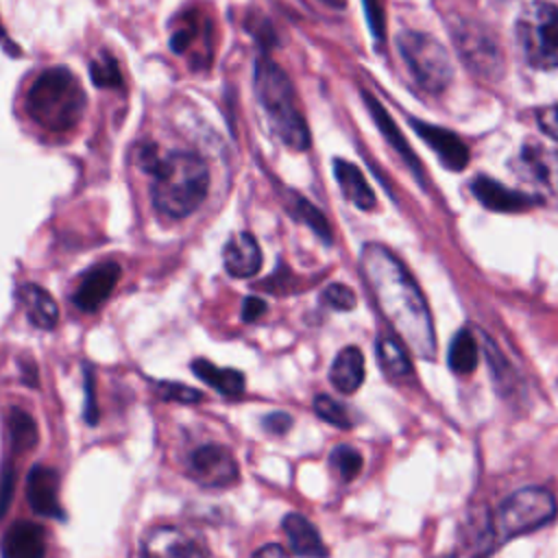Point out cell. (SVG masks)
Wrapping results in <instances>:
<instances>
[{
  "mask_svg": "<svg viewBox=\"0 0 558 558\" xmlns=\"http://www.w3.org/2000/svg\"><path fill=\"white\" fill-rule=\"evenodd\" d=\"M362 270L381 314L399 338L416 355L434 357L436 336L432 314L405 266L386 246L366 244L362 251Z\"/></svg>",
  "mask_w": 558,
  "mask_h": 558,
  "instance_id": "cell-1",
  "label": "cell"
},
{
  "mask_svg": "<svg viewBox=\"0 0 558 558\" xmlns=\"http://www.w3.org/2000/svg\"><path fill=\"white\" fill-rule=\"evenodd\" d=\"M142 166L153 174L150 196L161 216L185 218L205 201L209 172L198 155L181 150L161 157L148 146L142 150Z\"/></svg>",
  "mask_w": 558,
  "mask_h": 558,
  "instance_id": "cell-2",
  "label": "cell"
},
{
  "mask_svg": "<svg viewBox=\"0 0 558 558\" xmlns=\"http://www.w3.org/2000/svg\"><path fill=\"white\" fill-rule=\"evenodd\" d=\"M24 105L41 129L65 133L78 124L85 111V92L70 70L48 68L31 83Z\"/></svg>",
  "mask_w": 558,
  "mask_h": 558,
  "instance_id": "cell-3",
  "label": "cell"
},
{
  "mask_svg": "<svg viewBox=\"0 0 558 558\" xmlns=\"http://www.w3.org/2000/svg\"><path fill=\"white\" fill-rule=\"evenodd\" d=\"M255 92L272 133L288 148L305 150L310 146V131L286 72L277 63L259 59L255 65Z\"/></svg>",
  "mask_w": 558,
  "mask_h": 558,
  "instance_id": "cell-4",
  "label": "cell"
},
{
  "mask_svg": "<svg viewBox=\"0 0 558 558\" xmlns=\"http://www.w3.org/2000/svg\"><path fill=\"white\" fill-rule=\"evenodd\" d=\"M519 52L538 70L558 68V7L545 0L527 2L514 24Z\"/></svg>",
  "mask_w": 558,
  "mask_h": 558,
  "instance_id": "cell-5",
  "label": "cell"
},
{
  "mask_svg": "<svg viewBox=\"0 0 558 558\" xmlns=\"http://www.w3.org/2000/svg\"><path fill=\"white\" fill-rule=\"evenodd\" d=\"M556 499L543 486H525L508 495L495 514V543L527 534L554 521Z\"/></svg>",
  "mask_w": 558,
  "mask_h": 558,
  "instance_id": "cell-6",
  "label": "cell"
},
{
  "mask_svg": "<svg viewBox=\"0 0 558 558\" xmlns=\"http://www.w3.org/2000/svg\"><path fill=\"white\" fill-rule=\"evenodd\" d=\"M397 48L421 89L440 94L449 85L453 63L436 37L421 31H403L397 37Z\"/></svg>",
  "mask_w": 558,
  "mask_h": 558,
  "instance_id": "cell-7",
  "label": "cell"
},
{
  "mask_svg": "<svg viewBox=\"0 0 558 558\" xmlns=\"http://www.w3.org/2000/svg\"><path fill=\"white\" fill-rule=\"evenodd\" d=\"M514 177L538 192L558 194V148L536 137L525 140L510 159Z\"/></svg>",
  "mask_w": 558,
  "mask_h": 558,
  "instance_id": "cell-8",
  "label": "cell"
},
{
  "mask_svg": "<svg viewBox=\"0 0 558 558\" xmlns=\"http://www.w3.org/2000/svg\"><path fill=\"white\" fill-rule=\"evenodd\" d=\"M187 475L205 488H227L238 482V462L233 453L216 442L201 445L187 458Z\"/></svg>",
  "mask_w": 558,
  "mask_h": 558,
  "instance_id": "cell-9",
  "label": "cell"
},
{
  "mask_svg": "<svg viewBox=\"0 0 558 558\" xmlns=\"http://www.w3.org/2000/svg\"><path fill=\"white\" fill-rule=\"evenodd\" d=\"M144 558H209L205 547L174 525H157L142 538Z\"/></svg>",
  "mask_w": 558,
  "mask_h": 558,
  "instance_id": "cell-10",
  "label": "cell"
},
{
  "mask_svg": "<svg viewBox=\"0 0 558 558\" xmlns=\"http://www.w3.org/2000/svg\"><path fill=\"white\" fill-rule=\"evenodd\" d=\"M28 506L48 519H65L59 501V473L52 466L35 464L26 477Z\"/></svg>",
  "mask_w": 558,
  "mask_h": 558,
  "instance_id": "cell-11",
  "label": "cell"
},
{
  "mask_svg": "<svg viewBox=\"0 0 558 558\" xmlns=\"http://www.w3.org/2000/svg\"><path fill=\"white\" fill-rule=\"evenodd\" d=\"M120 279V266L116 262H105L94 266L78 283L72 301L83 312H96L113 292Z\"/></svg>",
  "mask_w": 558,
  "mask_h": 558,
  "instance_id": "cell-12",
  "label": "cell"
},
{
  "mask_svg": "<svg viewBox=\"0 0 558 558\" xmlns=\"http://www.w3.org/2000/svg\"><path fill=\"white\" fill-rule=\"evenodd\" d=\"M2 558H46V530L35 521L11 523L0 541Z\"/></svg>",
  "mask_w": 558,
  "mask_h": 558,
  "instance_id": "cell-13",
  "label": "cell"
},
{
  "mask_svg": "<svg viewBox=\"0 0 558 558\" xmlns=\"http://www.w3.org/2000/svg\"><path fill=\"white\" fill-rule=\"evenodd\" d=\"M412 126L416 129V133L432 146V150L438 155V159L451 168V170H462L469 163V148L466 144L451 131L421 122V120H412Z\"/></svg>",
  "mask_w": 558,
  "mask_h": 558,
  "instance_id": "cell-14",
  "label": "cell"
},
{
  "mask_svg": "<svg viewBox=\"0 0 558 558\" xmlns=\"http://www.w3.org/2000/svg\"><path fill=\"white\" fill-rule=\"evenodd\" d=\"M456 37L460 41V50L477 72L493 74L497 65H501L499 46L493 39H488L480 26H458Z\"/></svg>",
  "mask_w": 558,
  "mask_h": 558,
  "instance_id": "cell-15",
  "label": "cell"
},
{
  "mask_svg": "<svg viewBox=\"0 0 558 558\" xmlns=\"http://www.w3.org/2000/svg\"><path fill=\"white\" fill-rule=\"evenodd\" d=\"M222 262L231 277L244 279L262 268V248L251 233H235L222 248Z\"/></svg>",
  "mask_w": 558,
  "mask_h": 558,
  "instance_id": "cell-16",
  "label": "cell"
},
{
  "mask_svg": "<svg viewBox=\"0 0 558 558\" xmlns=\"http://www.w3.org/2000/svg\"><path fill=\"white\" fill-rule=\"evenodd\" d=\"M471 192L484 207H488L493 211H521V209L534 205V201H536L534 196L523 194L519 190H510L488 177L473 179Z\"/></svg>",
  "mask_w": 558,
  "mask_h": 558,
  "instance_id": "cell-17",
  "label": "cell"
},
{
  "mask_svg": "<svg viewBox=\"0 0 558 558\" xmlns=\"http://www.w3.org/2000/svg\"><path fill=\"white\" fill-rule=\"evenodd\" d=\"M283 532L292 551L301 558H327L329 549L325 547L318 530L312 521H307L299 512H290L283 517Z\"/></svg>",
  "mask_w": 558,
  "mask_h": 558,
  "instance_id": "cell-18",
  "label": "cell"
},
{
  "mask_svg": "<svg viewBox=\"0 0 558 558\" xmlns=\"http://www.w3.org/2000/svg\"><path fill=\"white\" fill-rule=\"evenodd\" d=\"M329 381L336 390L351 395L364 381V355L357 347H344L331 362Z\"/></svg>",
  "mask_w": 558,
  "mask_h": 558,
  "instance_id": "cell-19",
  "label": "cell"
},
{
  "mask_svg": "<svg viewBox=\"0 0 558 558\" xmlns=\"http://www.w3.org/2000/svg\"><path fill=\"white\" fill-rule=\"evenodd\" d=\"M333 174H336V181H338L344 198L353 207L364 209V211L375 207V194L368 187V183L357 166H353L351 161H344V159H333Z\"/></svg>",
  "mask_w": 558,
  "mask_h": 558,
  "instance_id": "cell-20",
  "label": "cell"
},
{
  "mask_svg": "<svg viewBox=\"0 0 558 558\" xmlns=\"http://www.w3.org/2000/svg\"><path fill=\"white\" fill-rule=\"evenodd\" d=\"M20 303L28 316V320L39 327V329H52L59 320V307L54 303V299L39 286L26 283L24 288H20L17 292Z\"/></svg>",
  "mask_w": 558,
  "mask_h": 558,
  "instance_id": "cell-21",
  "label": "cell"
},
{
  "mask_svg": "<svg viewBox=\"0 0 558 558\" xmlns=\"http://www.w3.org/2000/svg\"><path fill=\"white\" fill-rule=\"evenodd\" d=\"M192 371L225 397H240L244 392V375L235 368H220L209 360H194Z\"/></svg>",
  "mask_w": 558,
  "mask_h": 558,
  "instance_id": "cell-22",
  "label": "cell"
},
{
  "mask_svg": "<svg viewBox=\"0 0 558 558\" xmlns=\"http://www.w3.org/2000/svg\"><path fill=\"white\" fill-rule=\"evenodd\" d=\"M7 442H9V453H26L37 445V423L26 410L22 408L9 410Z\"/></svg>",
  "mask_w": 558,
  "mask_h": 558,
  "instance_id": "cell-23",
  "label": "cell"
},
{
  "mask_svg": "<svg viewBox=\"0 0 558 558\" xmlns=\"http://www.w3.org/2000/svg\"><path fill=\"white\" fill-rule=\"evenodd\" d=\"M377 357L381 364V371L390 379H405L412 371L410 355L403 347V342L395 336H379L377 340Z\"/></svg>",
  "mask_w": 558,
  "mask_h": 558,
  "instance_id": "cell-24",
  "label": "cell"
},
{
  "mask_svg": "<svg viewBox=\"0 0 558 558\" xmlns=\"http://www.w3.org/2000/svg\"><path fill=\"white\" fill-rule=\"evenodd\" d=\"M364 100H366V105H368V109H371V113H373V120L379 124V129H381L384 137L392 144V148H397V153L405 159V163H410V168H412L416 174H421V168H418V159H416V155L408 148V144H405L403 135L399 133L397 124L388 118L386 109H384V107H381V105H379L371 94H364Z\"/></svg>",
  "mask_w": 558,
  "mask_h": 558,
  "instance_id": "cell-25",
  "label": "cell"
},
{
  "mask_svg": "<svg viewBox=\"0 0 558 558\" xmlns=\"http://www.w3.org/2000/svg\"><path fill=\"white\" fill-rule=\"evenodd\" d=\"M480 347L469 329H460L449 344V366L458 375H469L477 368Z\"/></svg>",
  "mask_w": 558,
  "mask_h": 558,
  "instance_id": "cell-26",
  "label": "cell"
},
{
  "mask_svg": "<svg viewBox=\"0 0 558 558\" xmlns=\"http://www.w3.org/2000/svg\"><path fill=\"white\" fill-rule=\"evenodd\" d=\"M362 453L351 445H338L329 453V466L340 482H351L362 471Z\"/></svg>",
  "mask_w": 558,
  "mask_h": 558,
  "instance_id": "cell-27",
  "label": "cell"
},
{
  "mask_svg": "<svg viewBox=\"0 0 558 558\" xmlns=\"http://www.w3.org/2000/svg\"><path fill=\"white\" fill-rule=\"evenodd\" d=\"M314 412H316L323 421H327V423H331V425H336V427L349 429V427L353 425V416H351L349 408H347L344 403L331 399L329 395H316V397H314Z\"/></svg>",
  "mask_w": 558,
  "mask_h": 558,
  "instance_id": "cell-28",
  "label": "cell"
},
{
  "mask_svg": "<svg viewBox=\"0 0 558 558\" xmlns=\"http://www.w3.org/2000/svg\"><path fill=\"white\" fill-rule=\"evenodd\" d=\"M92 81L98 87H120L122 85V74L113 57L100 54L96 61H92Z\"/></svg>",
  "mask_w": 558,
  "mask_h": 558,
  "instance_id": "cell-29",
  "label": "cell"
},
{
  "mask_svg": "<svg viewBox=\"0 0 558 558\" xmlns=\"http://www.w3.org/2000/svg\"><path fill=\"white\" fill-rule=\"evenodd\" d=\"M157 395L163 401H174V403H198L203 399V392L196 388H190L179 381H157Z\"/></svg>",
  "mask_w": 558,
  "mask_h": 558,
  "instance_id": "cell-30",
  "label": "cell"
},
{
  "mask_svg": "<svg viewBox=\"0 0 558 558\" xmlns=\"http://www.w3.org/2000/svg\"><path fill=\"white\" fill-rule=\"evenodd\" d=\"M323 301L327 307L331 310H340V312H349L355 307V294L351 288L342 286V283H331L323 290Z\"/></svg>",
  "mask_w": 558,
  "mask_h": 558,
  "instance_id": "cell-31",
  "label": "cell"
},
{
  "mask_svg": "<svg viewBox=\"0 0 558 558\" xmlns=\"http://www.w3.org/2000/svg\"><path fill=\"white\" fill-rule=\"evenodd\" d=\"M301 220H305L320 238H325V240H329V227H327V222H325V216L318 211V209H314L307 201H303V198H296V211H294Z\"/></svg>",
  "mask_w": 558,
  "mask_h": 558,
  "instance_id": "cell-32",
  "label": "cell"
},
{
  "mask_svg": "<svg viewBox=\"0 0 558 558\" xmlns=\"http://www.w3.org/2000/svg\"><path fill=\"white\" fill-rule=\"evenodd\" d=\"M13 488H15V466L11 460H4L2 473H0V519L9 510V504L13 499Z\"/></svg>",
  "mask_w": 558,
  "mask_h": 558,
  "instance_id": "cell-33",
  "label": "cell"
},
{
  "mask_svg": "<svg viewBox=\"0 0 558 558\" xmlns=\"http://www.w3.org/2000/svg\"><path fill=\"white\" fill-rule=\"evenodd\" d=\"M262 427L268 432V434H275V436H281L286 434L290 427H292V416L286 414V412H272V414H266L264 421H262Z\"/></svg>",
  "mask_w": 558,
  "mask_h": 558,
  "instance_id": "cell-34",
  "label": "cell"
},
{
  "mask_svg": "<svg viewBox=\"0 0 558 558\" xmlns=\"http://www.w3.org/2000/svg\"><path fill=\"white\" fill-rule=\"evenodd\" d=\"M85 421L92 423V425L98 421V410H96V401H94L92 368H85Z\"/></svg>",
  "mask_w": 558,
  "mask_h": 558,
  "instance_id": "cell-35",
  "label": "cell"
},
{
  "mask_svg": "<svg viewBox=\"0 0 558 558\" xmlns=\"http://www.w3.org/2000/svg\"><path fill=\"white\" fill-rule=\"evenodd\" d=\"M538 124H541V129H543L551 140L558 142V102L541 111Z\"/></svg>",
  "mask_w": 558,
  "mask_h": 558,
  "instance_id": "cell-36",
  "label": "cell"
},
{
  "mask_svg": "<svg viewBox=\"0 0 558 558\" xmlns=\"http://www.w3.org/2000/svg\"><path fill=\"white\" fill-rule=\"evenodd\" d=\"M264 312H266V303H264L262 299H255V296H248V299L244 301V305H242V318H244L246 323L257 320Z\"/></svg>",
  "mask_w": 558,
  "mask_h": 558,
  "instance_id": "cell-37",
  "label": "cell"
},
{
  "mask_svg": "<svg viewBox=\"0 0 558 558\" xmlns=\"http://www.w3.org/2000/svg\"><path fill=\"white\" fill-rule=\"evenodd\" d=\"M366 2V15H368V22L373 26V31L381 37L384 33V15H381V7L377 0H364Z\"/></svg>",
  "mask_w": 558,
  "mask_h": 558,
  "instance_id": "cell-38",
  "label": "cell"
},
{
  "mask_svg": "<svg viewBox=\"0 0 558 558\" xmlns=\"http://www.w3.org/2000/svg\"><path fill=\"white\" fill-rule=\"evenodd\" d=\"M251 558H290V556H288V551L281 545L270 543V545L259 547Z\"/></svg>",
  "mask_w": 558,
  "mask_h": 558,
  "instance_id": "cell-39",
  "label": "cell"
},
{
  "mask_svg": "<svg viewBox=\"0 0 558 558\" xmlns=\"http://www.w3.org/2000/svg\"><path fill=\"white\" fill-rule=\"evenodd\" d=\"M0 26H2V24H0ZM0 41H2V46H4L11 54H17V52H20V50H17V48H13V46H11V41L4 37V31H2V28H0Z\"/></svg>",
  "mask_w": 558,
  "mask_h": 558,
  "instance_id": "cell-40",
  "label": "cell"
},
{
  "mask_svg": "<svg viewBox=\"0 0 558 558\" xmlns=\"http://www.w3.org/2000/svg\"><path fill=\"white\" fill-rule=\"evenodd\" d=\"M323 4L331 7V9H342L344 7V0H320Z\"/></svg>",
  "mask_w": 558,
  "mask_h": 558,
  "instance_id": "cell-41",
  "label": "cell"
},
{
  "mask_svg": "<svg viewBox=\"0 0 558 558\" xmlns=\"http://www.w3.org/2000/svg\"><path fill=\"white\" fill-rule=\"evenodd\" d=\"M447 558H456V556H447Z\"/></svg>",
  "mask_w": 558,
  "mask_h": 558,
  "instance_id": "cell-42",
  "label": "cell"
}]
</instances>
